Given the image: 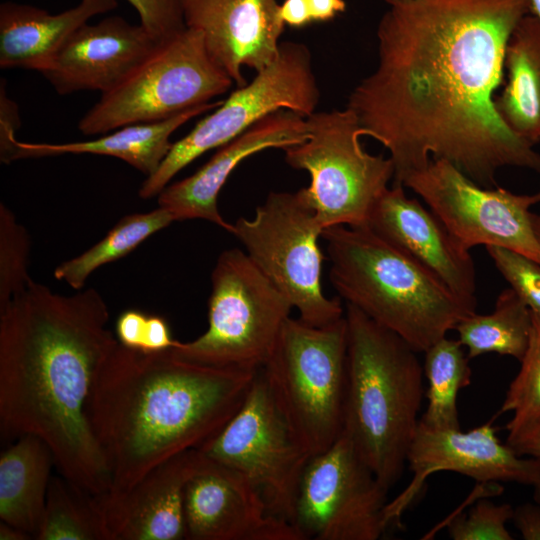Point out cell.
<instances>
[{"label": "cell", "instance_id": "6da1fadb", "mask_svg": "<svg viewBox=\"0 0 540 540\" xmlns=\"http://www.w3.org/2000/svg\"><path fill=\"white\" fill-rule=\"evenodd\" d=\"M529 0H396L377 27L378 61L347 107L388 151L394 183L443 159L485 188L504 167L540 174V154L494 104L507 42Z\"/></svg>", "mask_w": 540, "mask_h": 540}, {"label": "cell", "instance_id": "7a4b0ae2", "mask_svg": "<svg viewBox=\"0 0 540 540\" xmlns=\"http://www.w3.org/2000/svg\"><path fill=\"white\" fill-rule=\"evenodd\" d=\"M95 288L73 295L31 280L0 309V427L34 435L60 475L92 496L111 489L87 402L101 364L119 344Z\"/></svg>", "mask_w": 540, "mask_h": 540}, {"label": "cell", "instance_id": "3957f363", "mask_svg": "<svg viewBox=\"0 0 540 540\" xmlns=\"http://www.w3.org/2000/svg\"><path fill=\"white\" fill-rule=\"evenodd\" d=\"M258 372L119 343L98 369L87 402L111 476L109 492L129 490L157 465L215 437L243 405Z\"/></svg>", "mask_w": 540, "mask_h": 540}, {"label": "cell", "instance_id": "277c9868", "mask_svg": "<svg viewBox=\"0 0 540 540\" xmlns=\"http://www.w3.org/2000/svg\"><path fill=\"white\" fill-rule=\"evenodd\" d=\"M347 387L343 432L390 490L419 425L424 371L404 339L345 303Z\"/></svg>", "mask_w": 540, "mask_h": 540}, {"label": "cell", "instance_id": "5b68a950", "mask_svg": "<svg viewBox=\"0 0 540 540\" xmlns=\"http://www.w3.org/2000/svg\"><path fill=\"white\" fill-rule=\"evenodd\" d=\"M329 280L345 303L424 353L475 312L436 276L367 225L322 233Z\"/></svg>", "mask_w": 540, "mask_h": 540}, {"label": "cell", "instance_id": "8992f818", "mask_svg": "<svg viewBox=\"0 0 540 540\" xmlns=\"http://www.w3.org/2000/svg\"><path fill=\"white\" fill-rule=\"evenodd\" d=\"M261 371L279 411L310 457L338 440L347 387L345 314L322 327L289 317Z\"/></svg>", "mask_w": 540, "mask_h": 540}, {"label": "cell", "instance_id": "52a82bcc", "mask_svg": "<svg viewBox=\"0 0 540 540\" xmlns=\"http://www.w3.org/2000/svg\"><path fill=\"white\" fill-rule=\"evenodd\" d=\"M292 304L245 251H223L211 273L208 328L170 349L200 365L258 371L268 361Z\"/></svg>", "mask_w": 540, "mask_h": 540}, {"label": "cell", "instance_id": "ba28073f", "mask_svg": "<svg viewBox=\"0 0 540 540\" xmlns=\"http://www.w3.org/2000/svg\"><path fill=\"white\" fill-rule=\"evenodd\" d=\"M324 228L306 191L271 192L253 218H238L232 231L254 265L312 326L329 325L345 314L338 297L322 290Z\"/></svg>", "mask_w": 540, "mask_h": 540}, {"label": "cell", "instance_id": "9c48e42d", "mask_svg": "<svg viewBox=\"0 0 540 540\" xmlns=\"http://www.w3.org/2000/svg\"><path fill=\"white\" fill-rule=\"evenodd\" d=\"M234 81L209 55L202 35L186 28L155 50L81 118L84 135L162 121L226 93Z\"/></svg>", "mask_w": 540, "mask_h": 540}, {"label": "cell", "instance_id": "30bf717a", "mask_svg": "<svg viewBox=\"0 0 540 540\" xmlns=\"http://www.w3.org/2000/svg\"><path fill=\"white\" fill-rule=\"evenodd\" d=\"M309 137L283 149L285 162L310 174L308 198L324 228L367 225L370 213L394 178L390 157L364 150L354 112H315L306 117Z\"/></svg>", "mask_w": 540, "mask_h": 540}, {"label": "cell", "instance_id": "8fae6325", "mask_svg": "<svg viewBox=\"0 0 540 540\" xmlns=\"http://www.w3.org/2000/svg\"><path fill=\"white\" fill-rule=\"evenodd\" d=\"M319 101L309 48L299 42H281L269 66L256 72L250 83L238 87L212 114L172 144L158 169L140 186V198L158 196L196 158L230 142L264 117L283 109L308 117L316 112Z\"/></svg>", "mask_w": 540, "mask_h": 540}, {"label": "cell", "instance_id": "7c38bea8", "mask_svg": "<svg viewBox=\"0 0 540 540\" xmlns=\"http://www.w3.org/2000/svg\"><path fill=\"white\" fill-rule=\"evenodd\" d=\"M198 450L241 473L273 515L294 525L299 487L311 457L279 411L261 369L240 409Z\"/></svg>", "mask_w": 540, "mask_h": 540}, {"label": "cell", "instance_id": "4fadbf2b", "mask_svg": "<svg viewBox=\"0 0 540 540\" xmlns=\"http://www.w3.org/2000/svg\"><path fill=\"white\" fill-rule=\"evenodd\" d=\"M402 185L423 199L464 248L499 246L540 264L530 211L539 202L535 194L482 187L443 159L431 160Z\"/></svg>", "mask_w": 540, "mask_h": 540}, {"label": "cell", "instance_id": "5bb4252c", "mask_svg": "<svg viewBox=\"0 0 540 540\" xmlns=\"http://www.w3.org/2000/svg\"><path fill=\"white\" fill-rule=\"evenodd\" d=\"M388 489L342 433L305 467L294 525L304 540H377L388 525Z\"/></svg>", "mask_w": 540, "mask_h": 540}, {"label": "cell", "instance_id": "9a60e30c", "mask_svg": "<svg viewBox=\"0 0 540 540\" xmlns=\"http://www.w3.org/2000/svg\"><path fill=\"white\" fill-rule=\"evenodd\" d=\"M413 474L409 485L385 508L388 526L399 521L427 478L452 471L488 484L514 482L533 486L540 479V464L516 453L497 437L492 422L468 431L438 429L419 422L407 455Z\"/></svg>", "mask_w": 540, "mask_h": 540}, {"label": "cell", "instance_id": "2e32d148", "mask_svg": "<svg viewBox=\"0 0 540 540\" xmlns=\"http://www.w3.org/2000/svg\"><path fill=\"white\" fill-rule=\"evenodd\" d=\"M184 521L189 540H304L247 478L206 456L185 486Z\"/></svg>", "mask_w": 540, "mask_h": 540}, {"label": "cell", "instance_id": "e0dca14e", "mask_svg": "<svg viewBox=\"0 0 540 540\" xmlns=\"http://www.w3.org/2000/svg\"><path fill=\"white\" fill-rule=\"evenodd\" d=\"M367 226L476 310L475 267L470 250L453 237L430 209L408 197L402 184L393 183L385 190L374 205Z\"/></svg>", "mask_w": 540, "mask_h": 540}, {"label": "cell", "instance_id": "ac0fdd59", "mask_svg": "<svg viewBox=\"0 0 540 540\" xmlns=\"http://www.w3.org/2000/svg\"><path fill=\"white\" fill-rule=\"evenodd\" d=\"M204 458L198 449L186 450L154 467L129 490L95 496L105 540L185 539V486Z\"/></svg>", "mask_w": 540, "mask_h": 540}, {"label": "cell", "instance_id": "d6986e66", "mask_svg": "<svg viewBox=\"0 0 540 540\" xmlns=\"http://www.w3.org/2000/svg\"><path fill=\"white\" fill-rule=\"evenodd\" d=\"M277 0H182L187 28L198 31L217 65L237 84L247 82L246 66L255 72L279 53L284 23Z\"/></svg>", "mask_w": 540, "mask_h": 540}, {"label": "cell", "instance_id": "ffe728a7", "mask_svg": "<svg viewBox=\"0 0 540 540\" xmlns=\"http://www.w3.org/2000/svg\"><path fill=\"white\" fill-rule=\"evenodd\" d=\"M158 44L141 25L112 16L73 31L41 73L58 94H104L120 85Z\"/></svg>", "mask_w": 540, "mask_h": 540}, {"label": "cell", "instance_id": "44dd1931", "mask_svg": "<svg viewBox=\"0 0 540 540\" xmlns=\"http://www.w3.org/2000/svg\"><path fill=\"white\" fill-rule=\"evenodd\" d=\"M308 137L306 117L291 110L276 111L219 147L194 174L168 184L158 194V206L174 221L204 219L231 233L232 224L221 216L217 198L234 169L251 155L271 148L285 149Z\"/></svg>", "mask_w": 540, "mask_h": 540}, {"label": "cell", "instance_id": "7402d4cb", "mask_svg": "<svg viewBox=\"0 0 540 540\" xmlns=\"http://www.w3.org/2000/svg\"><path fill=\"white\" fill-rule=\"evenodd\" d=\"M117 6L116 0H81L58 14L13 2L0 6V67L42 72L78 27Z\"/></svg>", "mask_w": 540, "mask_h": 540}, {"label": "cell", "instance_id": "603a6c76", "mask_svg": "<svg viewBox=\"0 0 540 540\" xmlns=\"http://www.w3.org/2000/svg\"><path fill=\"white\" fill-rule=\"evenodd\" d=\"M221 103L209 102L162 121L127 125L89 141L51 144L16 140L8 163L17 159L63 154H97L119 158L148 177L158 169L168 154L173 144L170 137L174 131L190 119L217 108Z\"/></svg>", "mask_w": 540, "mask_h": 540}, {"label": "cell", "instance_id": "cb8c5ba5", "mask_svg": "<svg viewBox=\"0 0 540 540\" xmlns=\"http://www.w3.org/2000/svg\"><path fill=\"white\" fill-rule=\"evenodd\" d=\"M506 82L495 97L504 124L533 146L540 142V19L525 15L511 33L505 49Z\"/></svg>", "mask_w": 540, "mask_h": 540}, {"label": "cell", "instance_id": "d4e9b609", "mask_svg": "<svg viewBox=\"0 0 540 540\" xmlns=\"http://www.w3.org/2000/svg\"><path fill=\"white\" fill-rule=\"evenodd\" d=\"M53 464L52 451L34 435L18 437L0 455V519L33 539L42 523Z\"/></svg>", "mask_w": 540, "mask_h": 540}, {"label": "cell", "instance_id": "484cf974", "mask_svg": "<svg viewBox=\"0 0 540 540\" xmlns=\"http://www.w3.org/2000/svg\"><path fill=\"white\" fill-rule=\"evenodd\" d=\"M532 311L512 288L497 297L494 310L486 315L476 312L463 318L454 330L471 360L496 353L523 358L530 340Z\"/></svg>", "mask_w": 540, "mask_h": 540}, {"label": "cell", "instance_id": "4316f807", "mask_svg": "<svg viewBox=\"0 0 540 540\" xmlns=\"http://www.w3.org/2000/svg\"><path fill=\"white\" fill-rule=\"evenodd\" d=\"M424 354L427 405L419 422L432 428L459 429L458 394L472 380L467 352L459 340L446 336Z\"/></svg>", "mask_w": 540, "mask_h": 540}, {"label": "cell", "instance_id": "83f0119b", "mask_svg": "<svg viewBox=\"0 0 540 540\" xmlns=\"http://www.w3.org/2000/svg\"><path fill=\"white\" fill-rule=\"evenodd\" d=\"M174 219L164 208L122 217L105 237L78 256L60 263L54 277L71 288L80 290L88 277L99 267L118 260L154 233L167 227Z\"/></svg>", "mask_w": 540, "mask_h": 540}, {"label": "cell", "instance_id": "f1b7e54d", "mask_svg": "<svg viewBox=\"0 0 540 540\" xmlns=\"http://www.w3.org/2000/svg\"><path fill=\"white\" fill-rule=\"evenodd\" d=\"M37 540H105L102 518L92 496L69 480L52 477Z\"/></svg>", "mask_w": 540, "mask_h": 540}, {"label": "cell", "instance_id": "f546056e", "mask_svg": "<svg viewBox=\"0 0 540 540\" xmlns=\"http://www.w3.org/2000/svg\"><path fill=\"white\" fill-rule=\"evenodd\" d=\"M520 364L500 408V413L512 414L506 424L507 436L540 423V314L535 311L529 344Z\"/></svg>", "mask_w": 540, "mask_h": 540}, {"label": "cell", "instance_id": "4dcf8cb0", "mask_svg": "<svg viewBox=\"0 0 540 540\" xmlns=\"http://www.w3.org/2000/svg\"><path fill=\"white\" fill-rule=\"evenodd\" d=\"M31 243L28 231L14 213L0 204V309L32 280L29 275Z\"/></svg>", "mask_w": 540, "mask_h": 540}, {"label": "cell", "instance_id": "1f68e13d", "mask_svg": "<svg viewBox=\"0 0 540 540\" xmlns=\"http://www.w3.org/2000/svg\"><path fill=\"white\" fill-rule=\"evenodd\" d=\"M514 508L479 500L467 513L457 514L448 524L453 540H512L507 523L512 520Z\"/></svg>", "mask_w": 540, "mask_h": 540}, {"label": "cell", "instance_id": "d6a6232c", "mask_svg": "<svg viewBox=\"0 0 540 540\" xmlns=\"http://www.w3.org/2000/svg\"><path fill=\"white\" fill-rule=\"evenodd\" d=\"M494 265L517 295L540 314V264L515 251L486 246Z\"/></svg>", "mask_w": 540, "mask_h": 540}, {"label": "cell", "instance_id": "836d02e7", "mask_svg": "<svg viewBox=\"0 0 540 540\" xmlns=\"http://www.w3.org/2000/svg\"><path fill=\"white\" fill-rule=\"evenodd\" d=\"M137 11L140 25L157 42L163 43L183 32L182 0H127Z\"/></svg>", "mask_w": 540, "mask_h": 540}, {"label": "cell", "instance_id": "e575fe53", "mask_svg": "<svg viewBox=\"0 0 540 540\" xmlns=\"http://www.w3.org/2000/svg\"><path fill=\"white\" fill-rule=\"evenodd\" d=\"M0 97V158L3 163L8 164L9 156L16 142L15 130L20 125L18 108L16 104L10 100L3 84H1Z\"/></svg>", "mask_w": 540, "mask_h": 540}, {"label": "cell", "instance_id": "d590c367", "mask_svg": "<svg viewBox=\"0 0 540 540\" xmlns=\"http://www.w3.org/2000/svg\"><path fill=\"white\" fill-rule=\"evenodd\" d=\"M179 341L172 336L167 321L160 316L148 315L139 351L162 352L175 348Z\"/></svg>", "mask_w": 540, "mask_h": 540}, {"label": "cell", "instance_id": "8d00e7d4", "mask_svg": "<svg viewBox=\"0 0 540 540\" xmlns=\"http://www.w3.org/2000/svg\"><path fill=\"white\" fill-rule=\"evenodd\" d=\"M147 317V314L135 309L122 312L117 318L115 327L119 343L125 347L139 350Z\"/></svg>", "mask_w": 540, "mask_h": 540}, {"label": "cell", "instance_id": "74e56055", "mask_svg": "<svg viewBox=\"0 0 540 540\" xmlns=\"http://www.w3.org/2000/svg\"><path fill=\"white\" fill-rule=\"evenodd\" d=\"M512 521L524 540H540V504L524 503L513 510Z\"/></svg>", "mask_w": 540, "mask_h": 540}, {"label": "cell", "instance_id": "f35d334b", "mask_svg": "<svg viewBox=\"0 0 540 540\" xmlns=\"http://www.w3.org/2000/svg\"><path fill=\"white\" fill-rule=\"evenodd\" d=\"M505 443L519 455L532 458L540 464V423L507 436Z\"/></svg>", "mask_w": 540, "mask_h": 540}, {"label": "cell", "instance_id": "ab89813d", "mask_svg": "<svg viewBox=\"0 0 540 540\" xmlns=\"http://www.w3.org/2000/svg\"><path fill=\"white\" fill-rule=\"evenodd\" d=\"M279 17L284 25L301 28L312 22L306 0H284L279 5Z\"/></svg>", "mask_w": 540, "mask_h": 540}, {"label": "cell", "instance_id": "60d3db41", "mask_svg": "<svg viewBox=\"0 0 540 540\" xmlns=\"http://www.w3.org/2000/svg\"><path fill=\"white\" fill-rule=\"evenodd\" d=\"M312 22H326L334 19L346 9L344 0H306Z\"/></svg>", "mask_w": 540, "mask_h": 540}, {"label": "cell", "instance_id": "b9f144b4", "mask_svg": "<svg viewBox=\"0 0 540 540\" xmlns=\"http://www.w3.org/2000/svg\"><path fill=\"white\" fill-rule=\"evenodd\" d=\"M28 539H32V537L12 526V525H9L3 521L0 522V540H28Z\"/></svg>", "mask_w": 540, "mask_h": 540}, {"label": "cell", "instance_id": "7bdbcfd3", "mask_svg": "<svg viewBox=\"0 0 540 540\" xmlns=\"http://www.w3.org/2000/svg\"><path fill=\"white\" fill-rule=\"evenodd\" d=\"M531 219L535 235L540 242V214L532 213Z\"/></svg>", "mask_w": 540, "mask_h": 540}, {"label": "cell", "instance_id": "ee69618b", "mask_svg": "<svg viewBox=\"0 0 540 540\" xmlns=\"http://www.w3.org/2000/svg\"><path fill=\"white\" fill-rule=\"evenodd\" d=\"M531 6V14L540 19V0H529Z\"/></svg>", "mask_w": 540, "mask_h": 540}, {"label": "cell", "instance_id": "f6af8a7d", "mask_svg": "<svg viewBox=\"0 0 540 540\" xmlns=\"http://www.w3.org/2000/svg\"><path fill=\"white\" fill-rule=\"evenodd\" d=\"M534 501L540 504V479L533 484Z\"/></svg>", "mask_w": 540, "mask_h": 540}, {"label": "cell", "instance_id": "bcb514c9", "mask_svg": "<svg viewBox=\"0 0 540 540\" xmlns=\"http://www.w3.org/2000/svg\"><path fill=\"white\" fill-rule=\"evenodd\" d=\"M535 195H536L538 201L540 202V191L538 193H536Z\"/></svg>", "mask_w": 540, "mask_h": 540}, {"label": "cell", "instance_id": "7dc6e473", "mask_svg": "<svg viewBox=\"0 0 540 540\" xmlns=\"http://www.w3.org/2000/svg\"><path fill=\"white\" fill-rule=\"evenodd\" d=\"M388 4L391 3V2H394L396 0H385Z\"/></svg>", "mask_w": 540, "mask_h": 540}]
</instances>
